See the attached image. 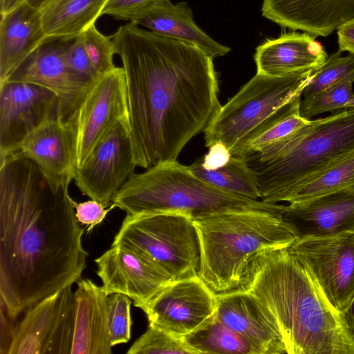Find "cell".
Masks as SVG:
<instances>
[{
    "label": "cell",
    "instance_id": "32",
    "mask_svg": "<svg viewBox=\"0 0 354 354\" xmlns=\"http://www.w3.org/2000/svg\"><path fill=\"white\" fill-rule=\"evenodd\" d=\"M131 299L124 294L108 295V325L112 346L127 343L131 338Z\"/></svg>",
    "mask_w": 354,
    "mask_h": 354
},
{
    "label": "cell",
    "instance_id": "34",
    "mask_svg": "<svg viewBox=\"0 0 354 354\" xmlns=\"http://www.w3.org/2000/svg\"><path fill=\"white\" fill-rule=\"evenodd\" d=\"M65 59L69 68L80 75L91 81L100 76L86 53L82 34L72 40L65 52Z\"/></svg>",
    "mask_w": 354,
    "mask_h": 354
},
{
    "label": "cell",
    "instance_id": "9",
    "mask_svg": "<svg viewBox=\"0 0 354 354\" xmlns=\"http://www.w3.org/2000/svg\"><path fill=\"white\" fill-rule=\"evenodd\" d=\"M129 119L123 67L100 75L66 121L74 140L76 169L82 165L105 134L119 121Z\"/></svg>",
    "mask_w": 354,
    "mask_h": 354
},
{
    "label": "cell",
    "instance_id": "2",
    "mask_svg": "<svg viewBox=\"0 0 354 354\" xmlns=\"http://www.w3.org/2000/svg\"><path fill=\"white\" fill-rule=\"evenodd\" d=\"M110 37L125 73L136 166L176 161L221 106L213 58L131 22Z\"/></svg>",
    "mask_w": 354,
    "mask_h": 354
},
{
    "label": "cell",
    "instance_id": "29",
    "mask_svg": "<svg viewBox=\"0 0 354 354\" xmlns=\"http://www.w3.org/2000/svg\"><path fill=\"white\" fill-rule=\"evenodd\" d=\"M354 71L340 82L322 91L301 100L300 115L307 119L325 112H335L345 109L353 98Z\"/></svg>",
    "mask_w": 354,
    "mask_h": 354
},
{
    "label": "cell",
    "instance_id": "3",
    "mask_svg": "<svg viewBox=\"0 0 354 354\" xmlns=\"http://www.w3.org/2000/svg\"><path fill=\"white\" fill-rule=\"evenodd\" d=\"M239 289L255 295L272 313L288 354H354L341 314L288 248L259 256Z\"/></svg>",
    "mask_w": 354,
    "mask_h": 354
},
{
    "label": "cell",
    "instance_id": "19",
    "mask_svg": "<svg viewBox=\"0 0 354 354\" xmlns=\"http://www.w3.org/2000/svg\"><path fill=\"white\" fill-rule=\"evenodd\" d=\"M261 11L283 28L327 37L354 18V0H263Z\"/></svg>",
    "mask_w": 354,
    "mask_h": 354
},
{
    "label": "cell",
    "instance_id": "6",
    "mask_svg": "<svg viewBox=\"0 0 354 354\" xmlns=\"http://www.w3.org/2000/svg\"><path fill=\"white\" fill-rule=\"evenodd\" d=\"M354 153V108L311 122L270 159L249 160L257 173L260 199L286 202L301 185Z\"/></svg>",
    "mask_w": 354,
    "mask_h": 354
},
{
    "label": "cell",
    "instance_id": "1",
    "mask_svg": "<svg viewBox=\"0 0 354 354\" xmlns=\"http://www.w3.org/2000/svg\"><path fill=\"white\" fill-rule=\"evenodd\" d=\"M69 185H52L19 151L0 158V301L15 318L86 267Z\"/></svg>",
    "mask_w": 354,
    "mask_h": 354
},
{
    "label": "cell",
    "instance_id": "36",
    "mask_svg": "<svg viewBox=\"0 0 354 354\" xmlns=\"http://www.w3.org/2000/svg\"><path fill=\"white\" fill-rule=\"evenodd\" d=\"M155 1L156 0H109L102 15H108L116 19L130 22Z\"/></svg>",
    "mask_w": 354,
    "mask_h": 354
},
{
    "label": "cell",
    "instance_id": "11",
    "mask_svg": "<svg viewBox=\"0 0 354 354\" xmlns=\"http://www.w3.org/2000/svg\"><path fill=\"white\" fill-rule=\"evenodd\" d=\"M288 250L342 314L354 298V233L297 239Z\"/></svg>",
    "mask_w": 354,
    "mask_h": 354
},
{
    "label": "cell",
    "instance_id": "27",
    "mask_svg": "<svg viewBox=\"0 0 354 354\" xmlns=\"http://www.w3.org/2000/svg\"><path fill=\"white\" fill-rule=\"evenodd\" d=\"M183 339L197 354H262L250 341L227 327L214 315Z\"/></svg>",
    "mask_w": 354,
    "mask_h": 354
},
{
    "label": "cell",
    "instance_id": "21",
    "mask_svg": "<svg viewBox=\"0 0 354 354\" xmlns=\"http://www.w3.org/2000/svg\"><path fill=\"white\" fill-rule=\"evenodd\" d=\"M77 284L71 354H110L108 295L89 279H80Z\"/></svg>",
    "mask_w": 354,
    "mask_h": 354
},
{
    "label": "cell",
    "instance_id": "15",
    "mask_svg": "<svg viewBox=\"0 0 354 354\" xmlns=\"http://www.w3.org/2000/svg\"><path fill=\"white\" fill-rule=\"evenodd\" d=\"M56 95L41 86L7 81L0 84V158L15 151L24 139L57 115Z\"/></svg>",
    "mask_w": 354,
    "mask_h": 354
},
{
    "label": "cell",
    "instance_id": "13",
    "mask_svg": "<svg viewBox=\"0 0 354 354\" xmlns=\"http://www.w3.org/2000/svg\"><path fill=\"white\" fill-rule=\"evenodd\" d=\"M74 38L47 37L7 80L35 84L53 92L58 101L57 116L64 122L93 82L74 72L66 62L65 52Z\"/></svg>",
    "mask_w": 354,
    "mask_h": 354
},
{
    "label": "cell",
    "instance_id": "23",
    "mask_svg": "<svg viewBox=\"0 0 354 354\" xmlns=\"http://www.w3.org/2000/svg\"><path fill=\"white\" fill-rule=\"evenodd\" d=\"M316 37L306 32H290L267 40L254 54L257 73L282 76L319 68L328 55Z\"/></svg>",
    "mask_w": 354,
    "mask_h": 354
},
{
    "label": "cell",
    "instance_id": "25",
    "mask_svg": "<svg viewBox=\"0 0 354 354\" xmlns=\"http://www.w3.org/2000/svg\"><path fill=\"white\" fill-rule=\"evenodd\" d=\"M109 0H48L39 10L47 37L74 38L95 24Z\"/></svg>",
    "mask_w": 354,
    "mask_h": 354
},
{
    "label": "cell",
    "instance_id": "41",
    "mask_svg": "<svg viewBox=\"0 0 354 354\" xmlns=\"http://www.w3.org/2000/svg\"><path fill=\"white\" fill-rule=\"evenodd\" d=\"M24 1L25 0H0V14L10 12Z\"/></svg>",
    "mask_w": 354,
    "mask_h": 354
},
{
    "label": "cell",
    "instance_id": "39",
    "mask_svg": "<svg viewBox=\"0 0 354 354\" xmlns=\"http://www.w3.org/2000/svg\"><path fill=\"white\" fill-rule=\"evenodd\" d=\"M337 35L339 51L354 54V18L342 24Z\"/></svg>",
    "mask_w": 354,
    "mask_h": 354
},
{
    "label": "cell",
    "instance_id": "18",
    "mask_svg": "<svg viewBox=\"0 0 354 354\" xmlns=\"http://www.w3.org/2000/svg\"><path fill=\"white\" fill-rule=\"evenodd\" d=\"M214 315L250 341L262 354L287 353L276 319L250 291L239 289L216 295Z\"/></svg>",
    "mask_w": 354,
    "mask_h": 354
},
{
    "label": "cell",
    "instance_id": "40",
    "mask_svg": "<svg viewBox=\"0 0 354 354\" xmlns=\"http://www.w3.org/2000/svg\"><path fill=\"white\" fill-rule=\"evenodd\" d=\"M341 315L346 329L354 341V298Z\"/></svg>",
    "mask_w": 354,
    "mask_h": 354
},
{
    "label": "cell",
    "instance_id": "4",
    "mask_svg": "<svg viewBox=\"0 0 354 354\" xmlns=\"http://www.w3.org/2000/svg\"><path fill=\"white\" fill-rule=\"evenodd\" d=\"M193 221L201 250L198 277L216 295L240 288L259 256L297 240L281 215L270 212H227Z\"/></svg>",
    "mask_w": 354,
    "mask_h": 354
},
{
    "label": "cell",
    "instance_id": "35",
    "mask_svg": "<svg viewBox=\"0 0 354 354\" xmlns=\"http://www.w3.org/2000/svg\"><path fill=\"white\" fill-rule=\"evenodd\" d=\"M73 205L77 219L80 223L86 225L88 232L101 223L108 212L115 207L112 204L111 207L106 209L105 205L93 199L82 203L73 200Z\"/></svg>",
    "mask_w": 354,
    "mask_h": 354
},
{
    "label": "cell",
    "instance_id": "38",
    "mask_svg": "<svg viewBox=\"0 0 354 354\" xmlns=\"http://www.w3.org/2000/svg\"><path fill=\"white\" fill-rule=\"evenodd\" d=\"M0 322H1V341L0 354H9V351L13 340L16 325L6 306L0 301Z\"/></svg>",
    "mask_w": 354,
    "mask_h": 354
},
{
    "label": "cell",
    "instance_id": "8",
    "mask_svg": "<svg viewBox=\"0 0 354 354\" xmlns=\"http://www.w3.org/2000/svg\"><path fill=\"white\" fill-rule=\"evenodd\" d=\"M145 254L172 281L198 276L201 250L193 219L178 212L127 215L112 245Z\"/></svg>",
    "mask_w": 354,
    "mask_h": 354
},
{
    "label": "cell",
    "instance_id": "33",
    "mask_svg": "<svg viewBox=\"0 0 354 354\" xmlns=\"http://www.w3.org/2000/svg\"><path fill=\"white\" fill-rule=\"evenodd\" d=\"M82 37L86 53L100 75L115 67L113 62L115 50L111 37L102 35L93 24L82 33Z\"/></svg>",
    "mask_w": 354,
    "mask_h": 354
},
{
    "label": "cell",
    "instance_id": "37",
    "mask_svg": "<svg viewBox=\"0 0 354 354\" xmlns=\"http://www.w3.org/2000/svg\"><path fill=\"white\" fill-rule=\"evenodd\" d=\"M232 156L230 150L224 144L216 142L211 145L208 152L199 159L205 169H216L225 165Z\"/></svg>",
    "mask_w": 354,
    "mask_h": 354
},
{
    "label": "cell",
    "instance_id": "28",
    "mask_svg": "<svg viewBox=\"0 0 354 354\" xmlns=\"http://www.w3.org/2000/svg\"><path fill=\"white\" fill-rule=\"evenodd\" d=\"M354 186V153L332 165L297 188L288 203L310 200Z\"/></svg>",
    "mask_w": 354,
    "mask_h": 354
},
{
    "label": "cell",
    "instance_id": "16",
    "mask_svg": "<svg viewBox=\"0 0 354 354\" xmlns=\"http://www.w3.org/2000/svg\"><path fill=\"white\" fill-rule=\"evenodd\" d=\"M95 262L106 293L124 294L140 309L172 281L149 257L120 244L111 245Z\"/></svg>",
    "mask_w": 354,
    "mask_h": 354
},
{
    "label": "cell",
    "instance_id": "10",
    "mask_svg": "<svg viewBox=\"0 0 354 354\" xmlns=\"http://www.w3.org/2000/svg\"><path fill=\"white\" fill-rule=\"evenodd\" d=\"M75 317L71 286L46 297L17 324L9 354H71Z\"/></svg>",
    "mask_w": 354,
    "mask_h": 354
},
{
    "label": "cell",
    "instance_id": "22",
    "mask_svg": "<svg viewBox=\"0 0 354 354\" xmlns=\"http://www.w3.org/2000/svg\"><path fill=\"white\" fill-rule=\"evenodd\" d=\"M130 22L158 35L193 45L213 59L230 51L196 25L192 10L184 1L174 4L169 0H156Z\"/></svg>",
    "mask_w": 354,
    "mask_h": 354
},
{
    "label": "cell",
    "instance_id": "42",
    "mask_svg": "<svg viewBox=\"0 0 354 354\" xmlns=\"http://www.w3.org/2000/svg\"><path fill=\"white\" fill-rule=\"evenodd\" d=\"M48 0H25V1L35 9L40 10Z\"/></svg>",
    "mask_w": 354,
    "mask_h": 354
},
{
    "label": "cell",
    "instance_id": "5",
    "mask_svg": "<svg viewBox=\"0 0 354 354\" xmlns=\"http://www.w3.org/2000/svg\"><path fill=\"white\" fill-rule=\"evenodd\" d=\"M113 205L128 216L178 212L192 219L216 214L257 210L280 214L282 205L223 192L194 176L176 160L133 174L115 194Z\"/></svg>",
    "mask_w": 354,
    "mask_h": 354
},
{
    "label": "cell",
    "instance_id": "24",
    "mask_svg": "<svg viewBox=\"0 0 354 354\" xmlns=\"http://www.w3.org/2000/svg\"><path fill=\"white\" fill-rule=\"evenodd\" d=\"M46 37L40 11L26 1L1 15L0 84Z\"/></svg>",
    "mask_w": 354,
    "mask_h": 354
},
{
    "label": "cell",
    "instance_id": "26",
    "mask_svg": "<svg viewBox=\"0 0 354 354\" xmlns=\"http://www.w3.org/2000/svg\"><path fill=\"white\" fill-rule=\"evenodd\" d=\"M188 167L194 176L223 192L254 200L261 198L257 173L246 157L232 156L216 169H205L199 158Z\"/></svg>",
    "mask_w": 354,
    "mask_h": 354
},
{
    "label": "cell",
    "instance_id": "30",
    "mask_svg": "<svg viewBox=\"0 0 354 354\" xmlns=\"http://www.w3.org/2000/svg\"><path fill=\"white\" fill-rule=\"evenodd\" d=\"M128 354H197L182 337H178L153 325L127 351Z\"/></svg>",
    "mask_w": 354,
    "mask_h": 354
},
{
    "label": "cell",
    "instance_id": "31",
    "mask_svg": "<svg viewBox=\"0 0 354 354\" xmlns=\"http://www.w3.org/2000/svg\"><path fill=\"white\" fill-rule=\"evenodd\" d=\"M337 51L328 56L326 62L317 68L308 84L302 92L304 98L313 96L340 82L354 71V54L342 57Z\"/></svg>",
    "mask_w": 354,
    "mask_h": 354
},
{
    "label": "cell",
    "instance_id": "12",
    "mask_svg": "<svg viewBox=\"0 0 354 354\" xmlns=\"http://www.w3.org/2000/svg\"><path fill=\"white\" fill-rule=\"evenodd\" d=\"M130 120L116 123L100 140L73 180L80 192L106 207L134 174Z\"/></svg>",
    "mask_w": 354,
    "mask_h": 354
},
{
    "label": "cell",
    "instance_id": "17",
    "mask_svg": "<svg viewBox=\"0 0 354 354\" xmlns=\"http://www.w3.org/2000/svg\"><path fill=\"white\" fill-rule=\"evenodd\" d=\"M297 240L354 233V186L282 206Z\"/></svg>",
    "mask_w": 354,
    "mask_h": 354
},
{
    "label": "cell",
    "instance_id": "7",
    "mask_svg": "<svg viewBox=\"0 0 354 354\" xmlns=\"http://www.w3.org/2000/svg\"><path fill=\"white\" fill-rule=\"evenodd\" d=\"M316 70L282 76L257 73L211 119L203 131L205 146L221 142L232 156L247 158L248 146L254 138L300 106L302 92Z\"/></svg>",
    "mask_w": 354,
    "mask_h": 354
},
{
    "label": "cell",
    "instance_id": "43",
    "mask_svg": "<svg viewBox=\"0 0 354 354\" xmlns=\"http://www.w3.org/2000/svg\"><path fill=\"white\" fill-rule=\"evenodd\" d=\"M346 108H354V97L353 98L346 104Z\"/></svg>",
    "mask_w": 354,
    "mask_h": 354
},
{
    "label": "cell",
    "instance_id": "14",
    "mask_svg": "<svg viewBox=\"0 0 354 354\" xmlns=\"http://www.w3.org/2000/svg\"><path fill=\"white\" fill-rule=\"evenodd\" d=\"M149 324L183 338L210 319L216 295L198 277L170 281L141 308Z\"/></svg>",
    "mask_w": 354,
    "mask_h": 354
},
{
    "label": "cell",
    "instance_id": "20",
    "mask_svg": "<svg viewBox=\"0 0 354 354\" xmlns=\"http://www.w3.org/2000/svg\"><path fill=\"white\" fill-rule=\"evenodd\" d=\"M17 151L34 162L52 185L59 187L73 180V136L68 123L57 115L32 131Z\"/></svg>",
    "mask_w": 354,
    "mask_h": 354
}]
</instances>
